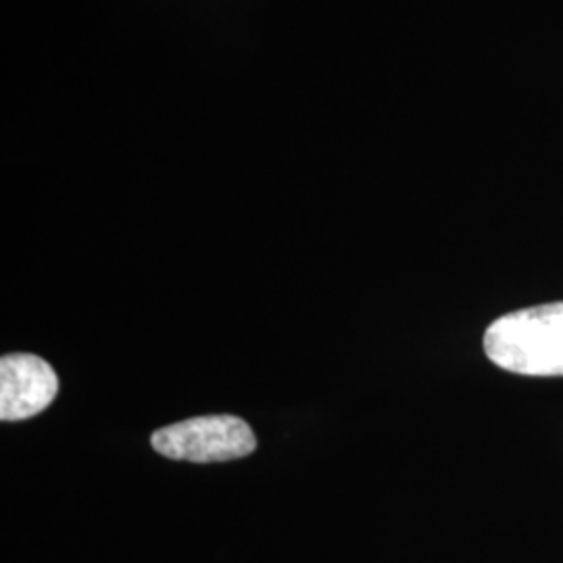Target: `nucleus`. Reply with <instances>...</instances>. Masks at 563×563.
Instances as JSON below:
<instances>
[{"mask_svg": "<svg viewBox=\"0 0 563 563\" xmlns=\"http://www.w3.org/2000/svg\"><path fill=\"white\" fill-rule=\"evenodd\" d=\"M488 360L501 369L537 376H563V302L507 313L484 334Z\"/></svg>", "mask_w": 563, "mask_h": 563, "instance_id": "obj_1", "label": "nucleus"}, {"mask_svg": "<svg viewBox=\"0 0 563 563\" xmlns=\"http://www.w3.org/2000/svg\"><path fill=\"white\" fill-rule=\"evenodd\" d=\"M59 393L55 369L38 355L11 353L0 360V420L20 422L42 413Z\"/></svg>", "mask_w": 563, "mask_h": 563, "instance_id": "obj_3", "label": "nucleus"}, {"mask_svg": "<svg viewBox=\"0 0 563 563\" xmlns=\"http://www.w3.org/2000/svg\"><path fill=\"white\" fill-rule=\"evenodd\" d=\"M153 446L163 457L178 462H232L251 455L257 439L236 416H202L157 430Z\"/></svg>", "mask_w": 563, "mask_h": 563, "instance_id": "obj_2", "label": "nucleus"}]
</instances>
